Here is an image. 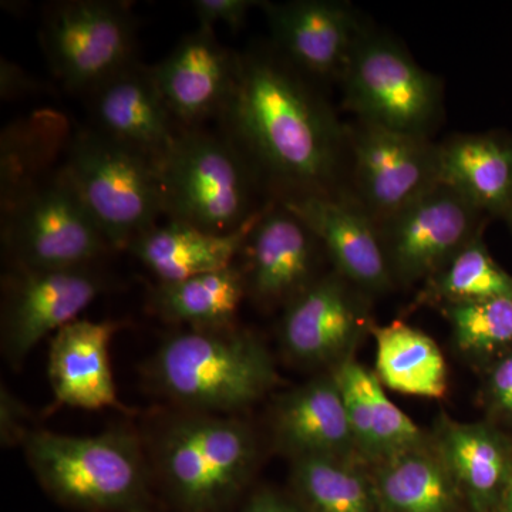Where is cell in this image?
I'll return each mask as SVG.
<instances>
[{
    "instance_id": "cell-33",
    "label": "cell",
    "mask_w": 512,
    "mask_h": 512,
    "mask_svg": "<svg viewBox=\"0 0 512 512\" xmlns=\"http://www.w3.org/2000/svg\"><path fill=\"white\" fill-rule=\"evenodd\" d=\"M29 412L8 387L0 390V440L5 447L23 444L29 436Z\"/></svg>"
},
{
    "instance_id": "cell-32",
    "label": "cell",
    "mask_w": 512,
    "mask_h": 512,
    "mask_svg": "<svg viewBox=\"0 0 512 512\" xmlns=\"http://www.w3.org/2000/svg\"><path fill=\"white\" fill-rule=\"evenodd\" d=\"M485 402L495 416L512 423V355L498 360L488 372Z\"/></svg>"
},
{
    "instance_id": "cell-30",
    "label": "cell",
    "mask_w": 512,
    "mask_h": 512,
    "mask_svg": "<svg viewBox=\"0 0 512 512\" xmlns=\"http://www.w3.org/2000/svg\"><path fill=\"white\" fill-rule=\"evenodd\" d=\"M440 308L461 352L484 356L512 345L511 299L453 302Z\"/></svg>"
},
{
    "instance_id": "cell-27",
    "label": "cell",
    "mask_w": 512,
    "mask_h": 512,
    "mask_svg": "<svg viewBox=\"0 0 512 512\" xmlns=\"http://www.w3.org/2000/svg\"><path fill=\"white\" fill-rule=\"evenodd\" d=\"M247 295L244 274L237 265L175 282H158L150 306L161 319L190 329L234 326L242 299Z\"/></svg>"
},
{
    "instance_id": "cell-14",
    "label": "cell",
    "mask_w": 512,
    "mask_h": 512,
    "mask_svg": "<svg viewBox=\"0 0 512 512\" xmlns=\"http://www.w3.org/2000/svg\"><path fill=\"white\" fill-rule=\"evenodd\" d=\"M247 295L262 308L288 306L320 278L318 235L282 202L269 200L242 248Z\"/></svg>"
},
{
    "instance_id": "cell-1",
    "label": "cell",
    "mask_w": 512,
    "mask_h": 512,
    "mask_svg": "<svg viewBox=\"0 0 512 512\" xmlns=\"http://www.w3.org/2000/svg\"><path fill=\"white\" fill-rule=\"evenodd\" d=\"M217 120L221 133L251 165L268 200L345 191L346 124L322 86L274 46L237 52L234 84Z\"/></svg>"
},
{
    "instance_id": "cell-22",
    "label": "cell",
    "mask_w": 512,
    "mask_h": 512,
    "mask_svg": "<svg viewBox=\"0 0 512 512\" xmlns=\"http://www.w3.org/2000/svg\"><path fill=\"white\" fill-rule=\"evenodd\" d=\"M330 370L345 400L357 454L367 467L429 443L430 434L389 399L375 372L355 355Z\"/></svg>"
},
{
    "instance_id": "cell-25",
    "label": "cell",
    "mask_w": 512,
    "mask_h": 512,
    "mask_svg": "<svg viewBox=\"0 0 512 512\" xmlns=\"http://www.w3.org/2000/svg\"><path fill=\"white\" fill-rule=\"evenodd\" d=\"M261 212V211H259ZM227 235L208 234L180 221L167 220L131 242L128 251L158 282H175L234 265L258 217Z\"/></svg>"
},
{
    "instance_id": "cell-18",
    "label": "cell",
    "mask_w": 512,
    "mask_h": 512,
    "mask_svg": "<svg viewBox=\"0 0 512 512\" xmlns=\"http://www.w3.org/2000/svg\"><path fill=\"white\" fill-rule=\"evenodd\" d=\"M94 130L157 163L181 126L163 99L151 67L140 62L89 93Z\"/></svg>"
},
{
    "instance_id": "cell-8",
    "label": "cell",
    "mask_w": 512,
    "mask_h": 512,
    "mask_svg": "<svg viewBox=\"0 0 512 512\" xmlns=\"http://www.w3.org/2000/svg\"><path fill=\"white\" fill-rule=\"evenodd\" d=\"M2 245L20 269L94 265L111 249L62 168L2 202Z\"/></svg>"
},
{
    "instance_id": "cell-15",
    "label": "cell",
    "mask_w": 512,
    "mask_h": 512,
    "mask_svg": "<svg viewBox=\"0 0 512 512\" xmlns=\"http://www.w3.org/2000/svg\"><path fill=\"white\" fill-rule=\"evenodd\" d=\"M276 52L318 83H338L365 32L360 16L340 0L262 2Z\"/></svg>"
},
{
    "instance_id": "cell-3",
    "label": "cell",
    "mask_w": 512,
    "mask_h": 512,
    "mask_svg": "<svg viewBox=\"0 0 512 512\" xmlns=\"http://www.w3.org/2000/svg\"><path fill=\"white\" fill-rule=\"evenodd\" d=\"M156 168L164 217L208 234L238 231L269 201L251 165L221 131L181 127Z\"/></svg>"
},
{
    "instance_id": "cell-21",
    "label": "cell",
    "mask_w": 512,
    "mask_h": 512,
    "mask_svg": "<svg viewBox=\"0 0 512 512\" xmlns=\"http://www.w3.org/2000/svg\"><path fill=\"white\" fill-rule=\"evenodd\" d=\"M468 512H500L512 477L510 440L493 424L460 423L441 414L430 434Z\"/></svg>"
},
{
    "instance_id": "cell-37",
    "label": "cell",
    "mask_w": 512,
    "mask_h": 512,
    "mask_svg": "<svg viewBox=\"0 0 512 512\" xmlns=\"http://www.w3.org/2000/svg\"><path fill=\"white\" fill-rule=\"evenodd\" d=\"M504 221L507 222L508 227H510L511 232H512V208H511V211L508 212L507 218H505Z\"/></svg>"
},
{
    "instance_id": "cell-28",
    "label": "cell",
    "mask_w": 512,
    "mask_h": 512,
    "mask_svg": "<svg viewBox=\"0 0 512 512\" xmlns=\"http://www.w3.org/2000/svg\"><path fill=\"white\" fill-rule=\"evenodd\" d=\"M289 480L305 512H380L369 467L357 458H298Z\"/></svg>"
},
{
    "instance_id": "cell-31",
    "label": "cell",
    "mask_w": 512,
    "mask_h": 512,
    "mask_svg": "<svg viewBox=\"0 0 512 512\" xmlns=\"http://www.w3.org/2000/svg\"><path fill=\"white\" fill-rule=\"evenodd\" d=\"M200 28L214 30L218 23L231 30H239L245 25L249 12L262 2L255 0H194L191 3Z\"/></svg>"
},
{
    "instance_id": "cell-6",
    "label": "cell",
    "mask_w": 512,
    "mask_h": 512,
    "mask_svg": "<svg viewBox=\"0 0 512 512\" xmlns=\"http://www.w3.org/2000/svg\"><path fill=\"white\" fill-rule=\"evenodd\" d=\"M60 168L111 249H127L164 215L156 164L94 128L70 141Z\"/></svg>"
},
{
    "instance_id": "cell-16",
    "label": "cell",
    "mask_w": 512,
    "mask_h": 512,
    "mask_svg": "<svg viewBox=\"0 0 512 512\" xmlns=\"http://www.w3.org/2000/svg\"><path fill=\"white\" fill-rule=\"evenodd\" d=\"M279 202L318 235L333 271L370 298L394 291L379 228L348 192Z\"/></svg>"
},
{
    "instance_id": "cell-19",
    "label": "cell",
    "mask_w": 512,
    "mask_h": 512,
    "mask_svg": "<svg viewBox=\"0 0 512 512\" xmlns=\"http://www.w3.org/2000/svg\"><path fill=\"white\" fill-rule=\"evenodd\" d=\"M120 328L114 320L77 319L57 330L47 367L57 404L130 413L117 397L110 366V342Z\"/></svg>"
},
{
    "instance_id": "cell-13",
    "label": "cell",
    "mask_w": 512,
    "mask_h": 512,
    "mask_svg": "<svg viewBox=\"0 0 512 512\" xmlns=\"http://www.w3.org/2000/svg\"><path fill=\"white\" fill-rule=\"evenodd\" d=\"M370 296L338 272L320 276L285 308L281 343L302 366H338L370 333Z\"/></svg>"
},
{
    "instance_id": "cell-34",
    "label": "cell",
    "mask_w": 512,
    "mask_h": 512,
    "mask_svg": "<svg viewBox=\"0 0 512 512\" xmlns=\"http://www.w3.org/2000/svg\"><path fill=\"white\" fill-rule=\"evenodd\" d=\"M0 90H2L3 100L18 99L19 96H25V94L39 90V84L18 64L2 59V64H0Z\"/></svg>"
},
{
    "instance_id": "cell-20",
    "label": "cell",
    "mask_w": 512,
    "mask_h": 512,
    "mask_svg": "<svg viewBox=\"0 0 512 512\" xmlns=\"http://www.w3.org/2000/svg\"><path fill=\"white\" fill-rule=\"evenodd\" d=\"M274 437L276 447L291 461L306 457L360 460L345 400L332 370L279 400Z\"/></svg>"
},
{
    "instance_id": "cell-7",
    "label": "cell",
    "mask_w": 512,
    "mask_h": 512,
    "mask_svg": "<svg viewBox=\"0 0 512 512\" xmlns=\"http://www.w3.org/2000/svg\"><path fill=\"white\" fill-rule=\"evenodd\" d=\"M343 106L356 119L433 136L443 119V84L392 36L366 26L340 79Z\"/></svg>"
},
{
    "instance_id": "cell-12",
    "label": "cell",
    "mask_w": 512,
    "mask_h": 512,
    "mask_svg": "<svg viewBox=\"0 0 512 512\" xmlns=\"http://www.w3.org/2000/svg\"><path fill=\"white\" fill-rule=\"evenodd\" d=\"M104 291L96 266L10 268L3 279L0 342L10 366H22L40 340L79 319Z\"/></svg>"
},
{
    "instance_id": "cell-10",
    "label": "cell",
    "mask_w": 512,
    "mask_h": 512,
    "mask_svg": "<svg viewBox=\"0 0 512 512\" xmlns=\"http://www.w3.org/2000/svg\"><path fill=\"white\" fill-rule=\"evenodd\" d=\"M346 188L376 224L412 204L439 180V151L429 137L355 120L346 124Z\"/></svg>"
},
{
    "instance_id": "cell-4",
    "label": "cell",
    "mask_w": 512,
    "mask_h": 512,
    "mask_svg": "<svg viewBox=\"0 0 512 512\" xmlns=\"http://www.w3.org/2000/svg\"><path fill=\"white\" fill-rule=\"evenodd\" d=\"M151 376L174 402L210 414L247 409L278 382L262 340L235 326L175 333L154 356Z\"/></svg>"
},
{
    "instance_id": "cell-29",
    "label": "cell",
    "mask_w": 512,
    "mask_h": 512,
    "mask_svg": "<svg viewBox=\"0 0 512 512\" xmlns=\"http://www.w3.org/2000/svg\"><path fill=\"white\" fill-rule=\"evenodd\" d=\"M488 299L512 301V275L494 261L481 234L439 274L424 282L417 302L441 306Z\"/></svg>"
},
{
    "instance_id": "cell-23",
    "label": "cell",
    "mask_w": 512,
    "mask_h": 512,
    "mask_svg": "<svg viewBox=\"0 0 512 512\" xmlns=\"http://www.w3.org/2000/svg\"><path fill=\"white\" fill-rule=\"evenodd\" d=\"M439 180L487 217L507 218L512 208V134H454L437 143Z\"/></svg>"
},
{
    "instance_id": "cell-35",
    "label": "cell",
    "mask_w": 512,
    "mask_h": 512,
    "mask_svg": "<svg viewBox=\"0 0 512 512\" xmlns=\"http://www.w3.org/2000/svg\"><path fill=\"white\" fill-rule=\"evenodd\" d=\"M241 512H305L301 505L293 500L291 494L286 495L262 488L249 497L247 503L242 507Z\"/></svg>"
},
{
    "instance_id": "cell-5",
    "label": "cell",
    "mask_w": 512,
    "mask_h": 512,
    "mask_svg": "<svg viewBox=\"0 0 512 512\" xmlns=\"http://www.w3.org/2000/svg\"><path fill=\"white\" fill-rule=\"evenodd\" d=\"M259 447L238 419L194 413L168 424L156 444V467L181 512H221L254 476Z\"/></svg>"
},
{
    "instance_id": "cell-11",
    "label": "cell",
    "mask_w": 512,
    "mask_h": 512,
    "mask_svg": "<svg viewBox=\"0 0 512 512\" xmlns=\"http://www.w3.org/2000/svg\"><path fill=\"white\" fill-rule=\"evenodd\" d=\"M483 211L446 184L434 185L412 204L379 222L394 285L427 282L483 234Z\"/></svg>"
},
{
    "instance_id": "cell-36",
    "label": "cell",
    "mask_w": 512,
    "mask_h": 512,
    "mask_svg": "<svg viewBox=\"0 0 512 512\" xmlns=\"http://www.w3.org/2000/svg\"><path fill=\"white\" fill-rule=\"evenodd\" d=\"M500 512H512V477L510 484H508L507 491H505L503 505H501Z\"/></svg>"
},
{
    "instance_id": "cell-24",
    "label": "cell",
    "mask_w": 512,
    "mask_h": 512,
    "mask_svg": "<svg viewBox=\"0 0 512 512\" xmlns=\"http://www.w3.org/2000/svg\"><path fill=\"white\" fill-rule=\"evenodd\" d=\"M380 512H468L433 440L370 466Z\"/></svg>"
},
{
    "instance_id": "cell-26",
    "label": "cell",
    "mask_w": 512,
    "mask_h": 512,
    "mask_svg": "<svg viewBox=\"0 0 512 512\" xmlns=\"http://www.w3.org/2000/svg\"><path fill=\"white\" fill-rule=\"evenodd\" d=\"M375 375L383 387L406 396L443 399L448 390L447 363L431 336L407 323L373 325Z\"/></svg>"
},
{
    "instance_id": "cell-17",
    "label": "cell",
    "mask_w": 512,
    "mask_h": 512,
    "mask_svg": "<svg viewBox=\"0 0 512 512\" xmlns=\"http://www.w3.org/2000/svg\"><path fill=\"white\" fill-rule=\"evenodd\" d=\"M235 69L237 52L222 46L214 30L198 26L151 67V72L177 123L197 128L220 116L234 84Z\"/></svg>"
},
{
    "instance_id": "cell-9",
    "label": "cell",
    "mask_w": 512,
    "mask_h": 512,
    "mask_svg": "<svg viewBox=\"0 0 512 512\" xmlns=\"http://www.w3.org/2000/svg\"><path fill=\"white\" fill-rule=\"evenodd\" d=\"M40 39L53 73L70 92L89 94L138 62L137 23L123 2L52 3Z\"/></svg>"
},
{
    "instance_id": "cell-2",
    "label": "cell",
    "mask_w": 512,
    "mask_h": 512,
    "mask_svg": "<svg viewBox=\"0 0 512 512\" xmlns=\"http://www.w3.org/2000/svg\"><path fill=\"white\" fill-rule=\"evenodd\" d=\"M30 468L57 503L82 512H153L150 468L136 434L96 436L32 430L23 441Z\"/></svg>"
}]
</instances>
